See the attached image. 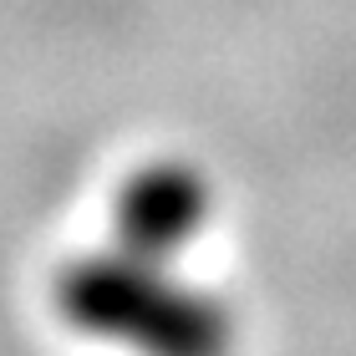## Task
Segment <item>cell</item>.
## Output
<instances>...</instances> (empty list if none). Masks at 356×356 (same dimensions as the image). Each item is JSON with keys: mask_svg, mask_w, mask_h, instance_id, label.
<instances>
[{"mask_svg": "<svg viewBox=\"0 0 356 356\" xmlns=\"http://www.w3.org/2000/svg\"><path fill=\"white\" fill-rule=\"evenodd\" d=\"M61 326L122 356H234L239 316L188 260L143 254L118 239L67 254L51 275Z\"/></svg>", "mask_w": 356, "mask_h": 356, "instance_id": "obj_1", "label": "cell"}, {"mask_svg": "<svg viewBox=\"0 0 356 356\" xmlns=\"http://www.w3.org/2000/svg\"><path fill=\"white\" fill-rule=\"evenodd\" d=\"M219 214V188L193 158H143L122 173L107 204V239L143 254L188 260Z\"/></svg>", "mask_w": 356, "mask_h": 356, "instance_id": "obj_2", "label": "cell"}]
</instances>
